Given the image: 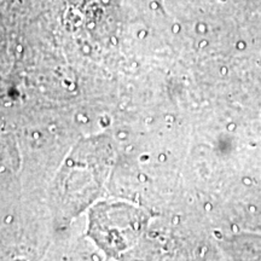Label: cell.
I'll list each match as a JSON object with an SVG mask.
<instances>
[{"instance_id": "cell-1", "label": "cell", "mask_w": 261, "mask_h": 261, "mask_svg": "<svg viewBox=\"0 0 261 261\" xmlns=\"http://www.w3.org/2000/svg\"><path fill=\"white\" fill-rule=\"evenodd\" d=\"M159 2H160V0H159Z\"/></svg>"}]
</instances>
